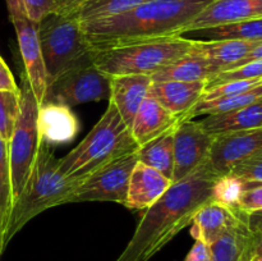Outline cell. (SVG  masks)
<instances>
[{"instance_id":"1","label":"cell","mask_w":262,"mask_h":261,"mask_svg":"<svg viewBox=\"0 0 262 261\" xmlns=\"http://www.w3.org/2000/svg\"><path fill=\"white\" fill-rule=\"evenodd\" d=\"M220 177L205 164L166 189L141 217L135 234L115 261H150L212 200Z\"/></svg>"},{"instance_id":"2","label":"cell","mask_w":262,"mask_h":261,"mask_svg":"<svg viewBox=\"0 0 262 261\" xmlns=\"http://www.w3.org/2000/svg\"><path fill=\"white\" fill-rule=\"evenodd\" d=\"M212 0H147L105 19L82 23L95 50L138 41L182 36L189 23Z\"/></svg>"},{"instance_id":"3","label":"cell","mask_w":262,"mask_h":261,"mask_svg":"<svg viewBox=\"0 0 262 261\" xmlns=\"http://www.w3.org/2000/svg\"><path fill=\"white\" fill-rule=\"evenodd\" d=\"M137 150L138 145L129 127L123 122L114 105L109 102L89 135L73 150L59 159V169L64 177L82 183L112 161Z\"/></svg>"},{"instance_id":"4","label":"cell","mask_w":262,"mask_h":261,"mask_svg":"<svg viewBox=\"0 0 262 261\" xmlns=\"http://www.w3.org/2000/svg\"><path fill=\"white\" fill-rule=\"evenodd\" d=\"M81 182L69 179L59 169L53 145L41 140L35 165L22 193L13 204L7 230V243L27 224L50 207L69 204L72 193Z\"/></svg>"},{"instance_id":"5","label":"cell","mask_w":262,"mask_h":261,"mask_svg":"<svg viewBox=\"0 0 262 261\" xmlns=\"http://www.w3.org/2000/svg\"><path fill=\"white\" fill-rule=\"evenodd\" d=\"M192 45V38L171 36L97 49L94 53V66L109 77L128 74L152 77L186 55Z\"/></svg>"},{"instance_id":"6","label":"cell","mask_w":262,"mask_h":261,"mask_svg":"<svg viewBox=\"0 0 262 261\" xmlns=\"http://www.w3.org/2000/svg\"><path fill=\"white\" fill-rule=\"evenodd\" d=\"M37 33L49 86L71 69L94 64V46L73 14L46 15L37 23Z\"/></svg>"},{"instance_id":"7","label":"cell","mask_w":262,"mask_h":261,"mask_svg":"<svg viewBox=\"0 0 262 261\" xmlns=\"http://www.w3.org/2000/svg\"><path fill=\"white\" fill-rule=\"evenodd\" d=\"M20 112L14 130L8 142L10 177H12L13 204L22 193L28 177L35 165L36 156L41 145L38 129V102L36 101L26 77L22 78Z\"/></svg>"},{"instance_id":"8","label":"cell","mask_w":262,"mask_h":261,"mask_svg":"<svg viewBox=\"0 0 262 261\" xmlns=\"http://www.w3.org/2000/svg\"><path fill=\"white\" fill-rule=\"evenodd\" d=\"M110 77L94 64L71 69L55 79L46 91L45 101L73 107L77 105L109 100Z\"/></svg>"},{"instance_id":"9","label":"cell","mask_w":262,"mask_h":261,"mask_svg":"<svg viewBox=\"0 0 262 261\" xmlns=\"http://www.w3.org/2000/svg\"><path fill=\"white\" fill-rule=\"evenodd\" d=\"M137 161L136 153L128 154L112 161L78 184L69 199V204L100 201L124 205L130 174Z\"/></svg>"},{"instance_id":"10","label":"cell","mask_w":262,"mask_h":261,"mask_svg":"<svg viewBox=\"0 0 262 261\" xmlns=\"http://www.w3.org/2000/svg\"><path fill=\"white\" fill-rule=\"evenodd\" d=\"M214 135L200 122L181 119L174 130V170L171 183L182 181L205 165L209 159Z\"/></svg>"},{"instance_id":"11","label":"cell","mask_w":262,"mask_h":261,"mask_svg":"<svg viewBox=\"0 0 262 261\" xmlns=\"http://www.w3.org/2000/svg\"><path fill=\"white\" fill-rule=\"evenodd\" d=\"M262 153V128L215 135L206 165L219 177Z\"/></svg>"},{"instance_id":"12","label":"cell","mask_w":262,"mask_h":261,"mask_svg":"<svg viewBox=\"0 0 262 261\" xmlns=\"http://www.w3.org/2000/svg\"><path fill=\"white\" fill-rule=\"evenodd\" d=\"M12 23L15 28L20 55L25 64L26 79L32 90L36 101L38 105H42L49 83L45 61L38 40L37 23L28 19V17L20 18Z\"/></svg>"},{"instance_id":"13","label":"cell","mask_w":262,"mask_h":261,"mask_svg":"<svg viewBox=\"0 0 262 261\" xmlns=\"http://www.w3.org/2000/svg\"><path fill=\"white\" fill-rule=\"evenodd\" d=\"M262 18V0H212L184 30V33L228 23Z\"/></svg>"},{"instance_id":"14","label":"cell","mask_w":262,"mask_h":261,"mask_svg":"<svg viewBox=\"0 0 262 261\" xmlns=\"http://www.w3.org/2000/svg\"><path fill=\"white\" fill-rule=\"evenodd\" d=\"M151 84L152 78L142 74L110 77L109 102L114 105L129 129L138 109L150 95Z\"/></svg>"},{"instance_id":"15","label":"cell","mask_w":262,"mask_h":261,"mask_svg":"<svg viewBox=\"0 0 262 261\" xmlns=\"http://www.w3.org/2000/svg\"><path fill=\"white\" fill-rule=\"evenodd\" d=\"M206 87V82L152 81L150 96L171 114L183 119L184 115L202 99Z\"/></svg>"},{"instance_id":"16","label":"cell","mask_w":262,"mask_h":261,"mask_svg":"<svg viewBox=\"0 0 262 261\" xmlns=\"http://www.w3.org/2000/svg\"><path fill=\"white\" fill-rule=\"evenodd\" d=\"M170 186V179L155 169L137 161L130 174L124 206L137 210L148 209L165 193Z\"/></svg>"},{"instance_id":"17","label":"cell","mask_w":262,"mask_h":261,"mask_svg":"<svg viewBox=\"0 0 262 261\" xmlns=\"http://www.w3.org/2000/svg\"><path fill=\"white\" fill-rule=\"evenodd\" d=\"M247 219V214L241 210H232L214 200L205 204L193 217L192 235L196 240L210 245L225 230L232 228L241 220Z\"/></svg>"},{"instance_id":"18","label":"cell","mask_w":262,"mask_h":261,"mask_svg":"<svg viewBox=\"0 0 262 261\" xmlns=\"http://www.w3.org/2000/svg\"><path fill=\"white\" fill-rule=\"evenodd\" d=\"M181 119L182 118L171 114L152 96L148 95L133 119L130 133L140 147L170 129Z\"/></svg>"},{"instance_id":"19","label":"cell","mask_w":262,"mask_h":261,"mask_svg":"<svg viewBox=\"0 0 262 261\" xmlns=\"http://www.w3.org/2000/svg\"><path fill=\"white\" fill-rule=\"evenodd\" d=\"M261 41L241 40H193L194 50L199 51L211 67L214 76L233 68ZM209 82V81H207Z\"/></svg>"},{"instance_id":"20","label":"cell","mask_w":262,"mask_h":261,"mask_svg":"<svg viewBox=\"0 0 262 261\" xmlns=\"http://www.w3.org/2000/svg\"><path fill=\"white\" fill-rule=\"evenodd\" d=\"M38 129L41 140L54 145L71 141L78 130V122L71 107L43 102L38 107Z\"/></svg>"},{"instance_id":"21","label":"cell","mask_w":262,"mask_h":261,"mask_svg":"<svg viewBox=\"0 0 262 261\" xmlns=\"http://www.w3.org/2000/svg\"><path fill=\"white\" fill-rule=\"evenodd\" d=\"M201 125L211 135L262 128V99L230 113L207 115Z\"/></svg>"},{"instance_id":"22","label":"cell","mask_w":262,"mask_h":261,"mask_svg":"<svg viewBox=\"0 0 262 261\" xmlns=\"http://www.w3.org/2000/svg\"><path fill=\"white\" fill-rule=\"evenodd\" d=\"M212 77H214V72H212L211 67L199 51L194 50L193 45H192V49L186 55L171 63L166 68L161 69L151 78L154 82L181 81L206 82L207 83V81L211 79Z\"/></svg>"},{"instance_id":"23","label":"cell","mask_w":262,"mask_h":261,"mask_svg":"<svg viewBox=\"0 0 262 261\" xmlns=\"http://www.w3.org/2000/svg\"><path fill=\"white\" fill-rule=\"evenodd\" d=\"M177 124L136 151L140 163L155 169L170 181L174 170V130Z\"/></svg>"},{"instance_id":"24","label":"cell","mask_w":262,"mask_h":261,"mask_svg":"<svg viewBox=\"0 0 262 261\" xmlns=\"http://www.w3.org/2000/svg\"><path fill=\"white\" fill-rule=\"evenodd\" d=\"M252 234L247 219L241 220L210 243L212 261H241L250 246Z\"/></svg>"},{"instance_id":"25","label":"cell","mask_w":262,"mask_h":261,"mask_svg":"<svg viewBox=\"0 0 262 261\" xmlns=\"http://www.w3.org/2000/svg\"><path fill=\"white\" fill-rule=\"evenodd\" d=\"M192 35V40H241L262 41V18L228 23L216 27L192 31L183 36Z\"/></svg>"},{"instance_id":"26","label":"cell","mask_w":262,"mask_h":261,"mask_svg":"<svg viewBox=\"0 0 262 261\" xmlns=\"http://www.w3.org/2000/svg\"><path fill=\"white\" fill-rule=\"evenodd\" d=\"M262 99V83L242 94L233 95V96L220 97L214 100H200L183 119H194L200 115H216L224 113L234 112V110L245 107Z\"/></svg>"},{"instance_id":"27","label":"cell","mask_w":262,"mask_h":261,"mask_svg":"<svg viewBox=\"0 0 262 261\" xmlns=\"http://www.w3.org/2000/svg\"><path fill=\"white\" fill-rule=\"evenodd\" d=\"M13 209L12 177H10L8 143L0 136V256L7 248V230Z\"/></svg>"},{"instance_id":"28","label":"cell","mask_w":262,"mask_h":261,"mask_svg":"<svg viewBox=\"0 0 262 261\" xmlns=\"http://www.w3.org/2000/svg\"><path fill=\"white\" fill-rule=\"evenodd\" d=\"M147 0H86L74 12L81 23L115 17L138 7Z\"/></svg>"},{"instance_id":"29","label":"cell","mask_w":262,"mask_h":261,"mask_svg":"<svg viewBox=\"0 0 262 261\" xmlns=\"http://www.w3.org/2000/svg\"><path fill=\"white\" fill-rule=\"evenodd\" d=\"M20 112V91L0 90V136L9 142Z\"/></svg>"},{"instance_id":"30","label":"cell","mask_w":262,"mask_h":261,"mask_svg":"<svg viewBox=\"0 0 262 261\" xmlns=\"http://www.w3.org/2000/svg\"><path fill=\"white\" fill-rule=\"evenodd\" d=\"M247 188V182L233 174L220 177L212 189V200L232 210H239V200Z\"/></svg>"},{"instance_id":"31","label":"cell","mask_w":262,"mask_h":261,"mask_svg":"<svg viewBox=\"0 0 262 261\" xmlns=\"http://www.w3.org/2000/svg\"><path fill=\"white\" fill-rule=\"evenodd\" d=\"M262 78V59L261 60L251 61V63L243 64L234 69L224 71L217 73L207 82V87L216 86V84L225 83V82L234 81H246V79Z\"/></svg>"},{"instance_id":"32","label":"cell","mask_w":262,"mask_h":261,"mask_svg":"<svg viewBox=\"0 0 262 261\" xmlns=\"http://www.w3.org/2000/svg\"><path fill=\"white\" fill-rule=\"evenodd\" d=\"M262 83V78L256 79H246V81H234V82H225V83L216 84V86L206 87L205 94L201 100H214L220 99V97L233 96V95L242 94V92L248 91L253 87L258 86Z\"/></svg>"},{"instance_id":"33","label":"cell","mask_w":262,"mask_h":261,"mask_svg":"<svg viewBox=\"0 0 262 261\" xmlns=\"http://www.w3.org/2000/svg\"><path fill=\"white\" fill-rule=\"evenodd\" d=\"M229 174H233L246 182L262 183V153L243 161L242 164L235 166Z\"/></svg>"},{"instance_id":"34","label":"cell","mask_w":262,"mask_h":261,"mask_svg":"<svg viewBox=\"0 0 262 261\" xmlns=\"http://www.w3.org/2000/svg\"><path fill=\"white\" fill-rule=\"evenodd\" d=\"M26 14L28 19L38 23L46 15L58 13V3L56 0H23Z\"/></svg>"},{"instance_id":"35","label":"cell","mask_w":262,"mask_h":261,"mask_svg":"<svg viewBox=\"0 0 262 261\" xmlns=\"http://www.w3.org/2000/svg\"><path fill=\"white\" fill-rule=\"evenodd\" d=\"M238 209L246 214L262 210V183L247 182V188L241 197Z\"/></svg>"},{"instance_id":"36","label":"cell","mask_w":262,"mask_h":261,"mask_svg":"<svg viewBox=\"0 0 262 261\" xmlns=\"http://www.w3.org/2000/svg\"><path fill=\"white\" fill-rule=\"evenodd\" d=\"M184 261H212L210 246L204 241L196 240V243L191 248Z\"/></svg>"},{"instance_id":"37","label":"cell","mask_w":262,"mask_h":261,"mask_svg":"<svg viewBox=\"0 0 262 261\" xmlns=\"http://www.w3.org/2000/svg\"><path fill=\"white\" fill-rule=\"evenodd\" d=\"M0 90H10V91L19 90L14 79V76H13L9 67H8V64L5 63L2 56H0Z\"/></svg>"},{"instance_id":"38","label":"cell","mask_w":262,"mask_h":261,"mask_svg":"<svg viewBox=\"0 0 262 261\" xmlns=\"http://www.w3.org/2000/svg\"><path fill=\"white\" fill-rule=\"evenodd\" d=\"M5 2H7L8 12H9V17L12 22L27 17L25 7H23V0H5Z\"/></svg>"},{"instance_id":"39","label":"cell","mask_w":262,"mask_h":261,"mask_svg":"<svg viewBox=\"0 0 262 261\" xmlns=\"http://www.w3.org/2000/svg\"><path fill=\"white\" fill-rule=\"evenodd\" d=\"M86 0H56L58 3V13L60 14H74L77 9Z\"/></svg>"},{"instance_id":"40","label":"cell","mask_w":262,"mask_h":261,"mask_svg":"<svg viewBox=\"0 0 262 261\" xmlns=\"http://www.w3.org/2000/svg\"><path fill=\"white\" fill-rule=\"evenodd\" d=\"M247 224L251 232L262 234V210L247 214Z\"/></svg>"},{"instance_id":"41","label":"cell","mask_w":262,"mask_h":261,"mask_svg":"<svg viewBox=\"0 0 262 261\" xmlns=\"http://www.w3.org/2000/svg\"><path fill=\"white\" fill-rule=\"evenodd\" d=\"M261 59H262V41L258 44L257 46H256L255 49H253L252 51H251V53H248L247 55L242 59V60H239L237 64H234V66H233V68H230V69H234V68H237V67L243 66V64L251 63V61L261 60ZM228 71H229V69H228Z\"/></svg>"},{"instance_id":"42","label":"cell","mask_w":262,"mask_h":261,"mask_svg":"<svg viewBox=\"0 0 262 261\" xmlns=\"http://www.w3.org/2000/svg\"><path fill=\"white\" fill-rule=\"evenodd\" d=\"M250 248L252 252L262 255V234H257V233H253L252 240H251Z\"/></svg>"},{"instance_id":"43","label":"cell","mask_w":262,"mask_h":261,"mask_svg":"<svg viewBox=\"0 0 262 261\" xmlns=\"http://www.w3.org/2000/svg\"><path fill=\"white\" fill-rule=\"evenodd\" d=\"M241 261H262V255H258V253L252 252L250 248V246H248L247 250H246V252L243 253Z\"/></svg>"},{"instance_id":"44","label":"cell","mask_w":262,"mask_h":261,"mask_svg":"<svg viewBox=\"0 0 262 261\" xmlns=\"http://www.w3.org/2000/svg\"><path fill=\"white\" fill-rule=\"evenodd\" d=\"M0 257H2V256H0Z\"/></svg>"}]
</instances>
